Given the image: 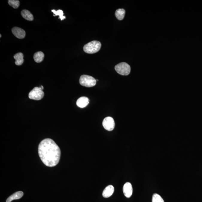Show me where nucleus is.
Masks as SVG:
<instances>
[{
  "label": "nucleus",
  "mask_w": 202,
  "mask_h": 202,
  "mask_svg": "<svg viewBox=\"0 0 202 202\" xmlns=\"http://www.w3.org/2000/svg\"><path fill=\"white\" fill-rule=\"evenodd\" d=\"M89 99L87 97H81L76 101V105L80 108L85 107L89 104Z\"/></svg>",
  "instance_id": "1a4fd4ad"
},
{
  "label": "nucleus",
  "mask_w": 202,
  "mask_h": 202,
  "mask_svg": "<svg viewBox=\"0 0 202 202\" xmlns=\"http://www.w3.org/2000/svg\"><path fill=\"white\" fill-rule=\"evenodd\" d=\"M52 12L53 13L54 16H59V19H60L61 20H63L66 19L65 16H63V12L61 10H58L56 11L55 10H52Z\"/></svg>",
  "instance_id": "dca6fc26"
},
{
  "label": "nucleus",
  "mask_w": 202,
  "mask_h": 202,
  "mask_svg": "<svg viewBox=\"0 0 202 202\" xmlns=\"http://www.w3.org/2000/svg\"><path fill=\"white\" fill-rule=\"evenodd\" d=\"M123 192L124 195L127 198H130L133 194L132 186L130 182H127L124 184L123 187Z\"/></svg>",
  "instance_id": "0eeeda50"
},
{
  "label": "nucleus",
  "mask_w": 202,
  "mask_h": 202,
  "mask_svg": "<svg viewBox=\"0 0 202 202\" xmlns=\"http://www.w3.org/2000/svg\"><path fill=\"white\" fill-rule=\"evenodd\" d=\"M21 15L22 17L27 20L31 21L34 19V16L29 10H25L21 12Z\"/></svg>",
  "instance_id": "ddd939ff"
},
{
  "label": "nucleus",
  "mask_w": 202,
  "mask_h": 202,
  "mask_svg": "<svg viewBox=\"0 0 202 202\" xmlns=\"http://www.w3.org/2000/svg\"><path fill=\"white\" fill-rule=\"evenodd\" d=\"M103 126L105 129L108 131H111L114 129L115 123L113 118L111 117L105 118L103 122Z\"/></svg>",
  "instance_id": "423d86ee"
},
{
  "label": "nucleus",
  "mask_w": 202,
  "mask_h": 202,
  "mask_svg": "<svg viewBox=\"0 0 202 202\" xmlns=\"http://www.w3.org/2000/svg\"><path fill=\"white\" fill-rule=\"evenodd\" d=\"M8 3L9 5L15 9L17 8L19 6V1L18 0H9Z\"/></svg>",
  "instance_id": "f3484780"
},
{
  "label": "nucleus",
  "mask_w": 202,
  "mask_h": 202,
  "mask_svg": "<svg viewBox=\"0 0 202 202\" xmlns=\"http://www.w3.org/2000/svg\"><path fill=\"white\" fill-rule=\"evenodd\" d=\"M14 59L16 60L15 64L17 66L22 65L24 62V55L21 52L16 53L13 56Z\"/></svg>",
  "instance_id": "f8f14e48"
},
{
  "label": "nucleus",
  "mask_w": 202,
  "mask_h": 202,
  "mask_svg": "<svg viewBox=\"0 0 202 202\" xmlns=\"http://www.w3.org/2000/svg\"><path fill=\"white\" fill-rule=\"evenodd\" d=\"M38 154L43 164L49 167L56 166L60 158L61 151L59 146L50 139H45L40 142Z\"/></svg>",
  "instance_id": "f257e3e1"
},
{
  "label": "nucleus",
  "mask_w": 202,
  "mask_h": 202,
  "mask_svg": "<svg viewBox=\"0 0 202 202\" xmlns=\"http://www.w3.org/2000/svg\"><path fill=\"white\" fill-rule=\"evenodd\" d=\"M40 88H41V89L42 90H43V88H43V87L42 86V85H41V86H40Z\"/></svg>",
  "instance_id": "6ab92c4d"
},
{
  "label": "nucleus",
  "mask_w": 202,
  "mask_h": 202,
  "mask_svg": "<svg viewBox=\"0 0 202 202\" xmlns=\"http://www.w3.org/2000/svg\"><path fill=\"white\" fill-rule=\"evenodd\" d=\"M12 31L13 35L18 38L22 39L25 37V31L22 28L18 27H14L12 28Z\"/></svg>",
  "instance_id": "6e6552de"
},
{
  "label": "nucleus",
  "mask_w": 202,
  "mask_h": 202,
  "mask_svg": "<svg viewBox=\"0 0 202 202\" xmlns=\"http://www.w3.org/2000/svg\"><path fill=\"white\" fill-rule=\"evenodd\" d=\"M101 47V43L97 40H94L87 43L83 46L84 51L86 53L92 54L96 53Z\"/></svg>",
  "instance_id": "f03ea898"
},
{
  "label": "nucleus",
  "mask_w": 202,
  "mask_h": 202,
  "mask_svg": "<svg viewBox=\"0 0 202 202\" xmlns=\"http://www.w3.org/2000/svg\"><path fill=\"white\" fill-rule=\"evenodd\" d=\"M23 195L24 193L22 191L16 192L9 197L6 200V202H11L13 200L20 199L23 196Z\"/></svg>",
  "instance_id": "9b49d317"
},
{
  "label": "nucleus",
  "mask_w": 202,
  "mask_h": 202,
  "mask_svg": "<svg viewBox=\"0 0 202 202\" xmlns=\"http://www.w3.org/2000/svg\"><path fill=\"white\" fill-rule=\"evenodd\" d=\"M152 202H164V200L159 195L154 194L152 198Z\"/></svg>",
  "instance_id": "a211bd4d"
},
{
  "label": "nucleus",
  "mask_w": 202,
  "mask_h": 202,
  "mask_svg": "<svg viewBox=\"0 0 202 202\" xmlns=\"http://www.w3.org/2000/svg\"><path fill=\"white\" fill-rule=\"evenodd\" d=\"M125 10L124 9H119L116 10L115 15L118 20H122L125 16Z\"/></svg>",
  "instance_id": "2eb2a0df"
},
{
  "label": "nucleus",
  "mask_w": 202,
  "mask_h": 202,
  "mask_svg": "<svg viewBox=\"0 0 202 202\" xmlns=\"http://www.w3.org/2000/svg\"><path fill=\"white\" fill-rule=\"evenodd\" d=\"M114 192V188L112 185H109L106 187L103 191L102 195L103 197L107 198L111 197Z\"/></svg>",
  "instance_id": "9d476101"
},
{
  "label": "nucleus",
  "mask_w": 202,
  "mask_h": 202,
  "mask_svg": "<svg viewBox=\"0 0 202 202\" xmlns=\"http://www.w3.org/2000/svg\"><path fill=\"white\" fill-rule=\"evenodd\" d=\"M44 57V54L43 52L39 51L36 52L34 54V58L35 62L39 63L42 62L43 60Z\"/></svg>",
  "instance_id": "4468645a"
},
{
  "label": "nucleus",
  "mask_w": 202,
  "mask_h": 202,
  "mask_svg": "<svg viewBox=\"0 0 202 202\" xmlns=\"http://www.w3.org/2000/svg\"><path fill=\"white\" fill-rule=\"evenodd\" d=\"M44 93L40 87H35L28 94V97L31 99L40 100L44 96Z\"/></svg>",
  "instance_id": "39448f33"
},
{
  "label": "nucleus",
  "mask_w": 202,
  "mask_h": 202,
  "mask_svg": "<svg viewBox=\"0 0 202 202\" xmlns=\"http://www.w3.org/2000/svg\"></svg>",
  "instance_id": "aec40b11"
},
{
  "label": "nucleus",
  "mask_w": 202,
  "mask_h": 202,
  "mask_svg": "<svg viewBox=\"0 0 202 202\" xmlns=\"http://www.w3.org/2000/svg\"><path fill=\"white\" fill-rule=\"evenodd\" d=\"M96 80L92 76L87 75H83L79 79V83L82 86L86 87H91L95 86Z\"/></svg>",
  "instance_id": "7ed1b4c3"
},
{
  "label": "nucleus",
  "mask_w": 202,
  "mask_h": 202,
  "mask_svg": "<svg viewBox=\"0 0 202 202\" xmlns=\"http://www.w3.org/2000/svg\"><path fill=\"white\" fill-rule=\"evenodd\" d=\"M115 68L117 72L122 75H128L131 72L130 66L125 62L120 63L115 66Z\"/></svg>",
  "instance_id": "20e7f679"
}]
</instances>
